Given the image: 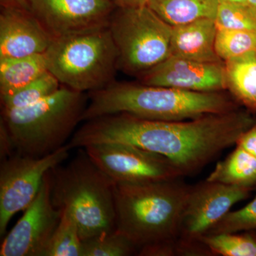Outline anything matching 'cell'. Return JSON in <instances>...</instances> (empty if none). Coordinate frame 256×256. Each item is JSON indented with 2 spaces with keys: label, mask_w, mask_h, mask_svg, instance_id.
Wrapping results in <instances>:
<instances>
[{
  "label": "cell",
  "mask_w": 256,
  "mask_h": 256,
  "mask_svg": "<svg viewBox=\"0 0 256 256\" xmlns=\"http://www.w3.org/2000/svg\"><path fill=\"white\" fill-rule=\"evenodd\" d=\"M218 1H220V2L232 3V4H242L246 5V6H248V5L247 0H218Z\"/></svg>",
  "instance_id": "obj_31"
},
{
  "label": "cell",
  "mask_w": 256,
  "mask_h": 256,
  "mask_svg": "<svg viewBox=\"0 0 256 256\" xmlns=\"http://www.w3.org/2000/svg\"><path fill=\"white\" fill-rule=\"evenodd\" d=\"M248 5L256 14V0H247Z\"/></svg>",
  "instance_id": "obj_32"
},
{
  "label": "cell",
  "mask_w": 256,
  "mask_h": 256,
  "mask_svg": "<svg viewBox=\"0 0 256 256\" xmlns=\"http://www.w3.org/2000/svg\"><path fill=\"white\" fill-rule=\"evenodd\" d=\"M191 186L180 178L114 184L116 228L132 242L138 256L176 255L180 224Z\"/></svg>",
  "instance_id": "obj_2"
},
{
  "label": "cell",
  "mask_w": 256,
  "mask_h": 256,
  "mask_svg": "<svg viewBox=\"0 0 256 256\" xmlns=\"http://www.w3.org/2000/svg\"><path fill=\"white\" fill-rule=\"evenodd\" d=\"M45 54L48 72L62 85L79 92L104 88L118 70L109 25L54 38Z\"/></svg>",
  "instance_id": "obj_6"
},
{
  "label": "cell",
  "mask_w": 256,
  "mask_h": 256,
  "mask_svg": "<svg viewBox=\"0 0 256 256\" xmlns=\"http://www.w3.org/2000/svg\"><path fill=\"white\" fill-rule=\"evenodd\" d=\"M62 214L52 203L48 172L36 196L2 240L0 256H44Z\"/></svg>",
  "instance_id": "obj_11"
},
{
  "label": "cell",
  "mask_w": 256,
  "mask_h": 256,
  "mask_svg": "<svg viewBox=\"0 0 256 256\" xmlns=\"http://www.w3.org/2000/svg\"><path fill=\"white\" fill-rule=\"evenodd\" d=\"M46 54L0 60V97H8L48 72Z\"/></svg>",
  "instance_id": "obj_16"
},
{
  "label": "cell",
  "mask_w": 256,
  "mask_h": 256,
  "mask_svg": "<svg viewBox=\"0 0 256 256\" xmlns=\"http://www.w3.org/2000/svg\"><path fill=\"white\" fill-rule=\"evenodd\" d=\"M214 20L217 30L256 32V14L246 5L220 2Z\"/></svg>",
  "instance_id": "obj_25"
},
{
  "label": "cell",
  "mask_w": 256,
  "mask_h": 256,
  "mask_svg": "<svg viewBox=\"0 0 256 256\" xmlns=\"http://www.w3.org/2000/svg\"><path fill=\"white\" fill-rule=\"evenodd\" d=\"M117 8H126L144 5V0H110Z\"/></svg>",
  "instance_id": "obj_30"
},
{
  "label": "cell",
  "mask_w": 256,
  "mask_h": 256,
  "mask_svg": "<svg viewBox=\"0 0 256 256\" xmlns=\"http://www.w3.org/2000/svg\"><path fill=\"white\" fill-rule=\"evenodd\" d=\"M62 218L44 256H82V238L73 216L62 212Z\"/></svg>",
  "instance_id": "obj_22"
},
{
  "label": "cell",
  "mask_w": 256,
  "mask_h": 256,
  "mask_svg": "<svg viewBox=\"0 0 256 256\" xmlns=\"http://www.w3.org/2000/svg\"><path fill=\"white\" fill-rule=\"evenodd\" d=\"M224 64L227 88L248 110L256 111V52Z\"/></svg>",
  "instance_id": "obj_18"
},
{
  "label": "cell",
  "mask_w": 256,
  "mask_h": 256,
  "mask_svg": "<svg viewBox=\"0 0 256 256\" xmlns=\"http://www.w3.org/2000/svg\"><path fill=\"white\" fill-rule=\"evenodd\" d=\"M16 152L14 144L10 137L6 126L2 122H0V158L6 159Z\"/></svg>",
  "instance_id": "obj_27"
},
{
  "label": "cell",
  "mask_w": 256,
  "mask_h": 256,
  "mask_svg": "<svg viewBox=\"0 0 256 256\" xmlns=\"http://www.w3.org/2000/svg\"><path fill=\"white\" fill-rule=\"evenodd\" d=\"M236 146L256 156V120L255 124L240 136Z\"/></svg>",
  "instance_id": "obj_28"
},
{
  "label": "cell",
  "mask_w": 256,
  "mask_h": 256,
  "mask_svg": "<svg viewBox=\"0 0 256 256\" xmlns=\"http://www.w3.org/2000/svg\"><path fill=\"white\" fill-rule=\"evenodd\" d=\"M256 120L250 110L239 108L178 121L106 114L85 121L68 144L72 149L102 143L132 144L165 156L183 176H188L236 144Z\"/></svg>",
  "instance_id": "obj_1"
},
{
  "label": "cell",
  "mask_w": 256,
  "mask_h": 256,
  "mask_svg": "<svg viewBox=\"0 0 256 256\" xmlns=\"http://www.w3.org/2000/svg\"><path fill=\"white\" fill-rule=\"evenodd\" d=\"M252 188L205 180L192 186L182 217L176 242L178 256H204L200 242L236 204L246 200Z\"/></svg>",
  "instance_id": "obj_8"
},
{
  "label": "cell",
  "mask_w": 256,
  "mask_h": 256,
  "mask_svg": "<svg viewBox=\"0 0 256 256\" xmlns=\"http://www.w3.org/2000/svg\"><path fill=\"white\" fill-rule=\"evenodd\" d=\"M218 0H151L146 4L172 26L215 18Z\"/></svg>",
  "instance_id": "obj_17"
},
{
  "label": "cell",
  "mask_w": 256,
  "mask_h": 256,
  "mask_svg": "<svg viewBox=\"0 0 256 256\" xmlns=\"http://www.w3.org/2000/svg\"><path fill=\"white\" fill-rule=\"evenodd\" d=\"M140 84L192 92H222L227 88L225 64L196 62L171 55L140 76Z\"/></svg>",
  "instance_id": "obj_13"
},
{
  "label": "cell",
  "mask_w": 256,
  "mask_h": 256,
  "mask_svg": "<svg viewBox=\"0 0 256 256\" xmlns=\"http://www.w3.org/2000/svg\"><path fill=\"white\" fill-rule=\"evenodd\" d=\"M206 180L252 188L256 186V156L236 146L226 158L216 165Z\"/></svg>",
  "instance_id": "obj_19"
},
{
  "label": "cell",
  "mask_w": 256,
  "mask_h": 256,
  "mask_svg": "<svg viewBox=\"0 0 256 256\" xmlns=\"http://www.w3.org/2000/svg\"><path fill=\"white\" fill-rule=\"evenodd\" d=\"M68 144L44 156H13L0 165V236L18 212L24 210L40 191L45 174L68 158Z\"/></svg>",
  "instance_id": "obj_9"
},
{
  "label": "cell",
  "mask_w": 256,
  "mask_h": 256,
  "mask_svg": "<svg viewBox=\"0 0 256 256\" xmlns=\"http://www.w3.org/2000/svg\"><path fill=\"white\" fill-rule=\"evenodd\" d=\"M53 40L32 11L1 8L0 60L45 53Z\"/></svg>",
  "instance_id": "obj_14"
},
{
  "label": "cell",
  "mask_w": 256,
  "mask_h": 256,
  "mask_svg": "<svg viewBox=\"0 0 256 256\" xmlns=\"http://www.w3.org/2000/svg\"><path fill=\"white\" fill-rule=\"evenodd\" d=\"M132 242L117 229L82 240V256L137 255Z\"/></svg>",
  "instance_id": "obj_23"
},
{
  "label": "cell",
  "mask_w": 256,
  "mask_h": 256,
  "mask_svg": "<svg viewBox=\"0 0 256 256\" xmlns=\"http://www.w3.org/2000/svg\"><path fill=\"white\" fill-rule=\"evenodd\" d=\"M172 28L148 5L116 8L109 28L118 54V69L140 76L169 58Z\"/></svg>",
  "instance_id": "obj_7"
},
{
  "label": "cell",
  "mask_w": 256,
  "mask_h": 256,
  "mask_svg": "<svg viewBox=\"0 0 256 256\" xmlns=\"http://www.w3.org/2000/svg\"><path fill=\"white\" fill-rule=\"evenodd\" d=\"M256 230V196L240 210H230L206 234L240 233Z\"/></svg>",
  "instance_id": "obj_26"
},
{
  "label": "cell",
  "mask_w": 256,
  "mask_h": 256,
  "mask_svg": "<svg viewBox=\"0 0 256 256\" xmlns=\"http://www.w3.org/2000/svg\"><path fill=\"white\" fill-rule=\"evenodd\" d=\"M60 86V80L48 70L11 96L1 98L2 110L33 105L57 92Z\"/></svg>",
  "instance_id": "obj_21"
},
{
  "label": "cell",
  "mask_w": 256,
  "mask_h": 256,
  "mask_svg": "<svg viewBox=\"0 0 256 256\" xmlns=\"http://www.w3.org/2000/svg\"><path fill=\"white\" fill-rule=\"evenodd\" d=\"M84 149L114 182H151L183 176L168 158L132 144L102 143Z\"/></svg>",
  "instance_id": "obj_10"
},
{
  "label": "cell",
  "mask_w": 256,
  "mask_h": 256,
  "mask_svg": "<svg viewBox=\"0 0 256 256\" xmlns=\"http://www.w3.org/2000/svg\"><path fill=\"white\" fill-rule=\"evenodd\" d=\"M215 50L222 62L256 52V32L217 30Z\"/></svg>",
  "instance_id": "obj_24"
},
{
  "label": "cell",
  "mask_w": 256,
  "mask_h": 256,
  "mask_svg": "<svg viewBox=\"0 0 256 256\" xmlns=\"http://www.w3.org/2000/svg\"><path fill=\"white\" fill-rule=\"evenodd\" d=\"M88 98L82 121L116 114L151 120H185L238 108L220 92H192L142 84L112 82L90 92Z\"/></svg>",
  "instance_id": "obj_3"
},
{
  "label": "cell",
  "mask_w": 256,
  "mask_h": 256,
  "mask_svg": "<svg viewBox=\"0 0 256 256\" xmlns=\"http://www.w3.org/2000/svg\"><path fill=\"white\" fill-rule=\"evenodd\" d=\"M150 1L151 0H144V5H146V4Z\"/></svg>",
  "instance_id": "obj_33"
},
{
  "label": "cell",
  "mask_w": 256,
  "mask_h": 256,
  "mask_svg": "<svg viewBox=\"0 0 256 256\" xmlns=\"http://www.w3.org/2000/svg\"><path fill=\"white\" fill-rule=\"evenodd\" d=\"M32 12L52 38L108 26L117 8L110 0H28Z\"/></svg>",
  "instance_id": "obj_12"
},
{
  "label": "cell",
  "mask_w": 256,
  "mask_h": 256,
  "mask_svg": "<svg viewBox=\"0 0 256 256\" xmlns=\"http://www.w3.org/2000/svg\"><path fill=\"white\" fill-rule=\"evenodd\" d=\"M52 203L76 222L82 240L116 229L114 182L84 148L50 171Z\"/></svg>",
  "instance_id": "obj_4"
},
{
  "label": "cell",
  "mask_w": 256,
  "mask_h": 256,
  "mask_svg": "<svg viewBox=\"0 0 256 256\" xmlns=\"http://www.w3.org/2000/svg\"><path fill=\"white\" fill-rule=\"evenodd\" d=\"M200 242L213 256H256V233H220L208 234Z\"/></svg>",
  "instance_id": "obj_20"
},
{
  "label": "cell",
  "mask_w": 256,
  "mask_h": 256,
  "mask_svg": "<svg viewBox=\"0 0 256 256\" xmlns=\"http://www.w3.org/2000/svg\"><path fill=\"white\" fill-rule=\"evenodd\" d=\"M84 92L62 85L57 92L33 105L2 110L1 121L15 152L44 156L63 148L70 140L87 106Z\"/></svg>",
  "instance_id": "obj_5"
},
{
  "label": "cell",
  "mask_w": 256,
  "mask_h": 256,
  "mask_svg": "<svg viewBox=\"0 0 256 256\" xmlns=\"http://www.w3.org/2000/svg\"><path fill=\"white\" fill-rule=\"evenodd\" d=\"M1 8L32 11L28 0H0Z\"/></svg>",
  "instance_id": "obj_29"
},
{
  "label": "cell",
  "mask_w": 256,
  "mask_h": 256,
  "mask_svg": "<svg viewBox=\"0 0 256 256\" xmlns=\"http://www.w3.org/2000/svg\"><path fill=\"white\" fill-rule=\"evenodd\" d=\"M216 33L214 18H201L173 26L171 55L196 62L222 63L215 50Z\"/></svg>",
  "instance_id": "obj_15"
}]
</instances>
